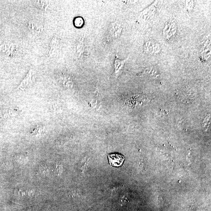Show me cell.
Returning a JSON list of instances; mask_svg holds the SVG:
<instances>
[{"label":"cell","instance_id":"1","mask_svg":"<svg viewBox=\"0 0 211 211\" xmlns=\"http://www.w3.org/2000/svg\"><path fill=\"white\" fill-rule=\"evenodd\" d=\"M122 26L119 22L114 21L111 22L108 28L109 40L119 38L122 34Z\"/></svg>","mask_w":211,"mask_h":211},{"label":"cell","instance_id":"2","mask_svg":"<svg viewBox=\"0 0 211 211\" xmlns=\"http://www.w3.org/2000/svg\"><path fill=\"white\" fill-rule=\"evenodd\" d=\"M129 56L126 59L121 60L119 59L118 55V51L116 52V57L114 62V75L115 77H117L121 74L124 68L125 63L128 60Z\"/></svg>","mask_w":211,"mask_h":211},{"label":"cell","instance_id":"3","mask_svg":"<svg viewBox=\"0 0 211 211\" xmlns=\"http://www.w3.org/2000/svg\"><path fill=\"white\" fill-rule=\"evenodd\" d=\"M108 156L110 164L114 167H119L122 165L125 159L123 156L117 153L108 154Z\"/></svg>","mask_w":211,"mask_h":211},{"label":"cell","instance_id":"4","mask_svg":"<svg viewBox=\"0 0 211 211\" xmlns=\"http://www.w3.org/2000/svg\"><path fill=\"white\" fill-rule=\"evenodd\" d=\"M32 70H30L19 85V89L22 91L26 90L31 86L32 83Z\"/></svg>","mask_w":211,"mask_h":211},{"label":"cell","instance_id":"5","mask_svg":"<svg viewBox=\"0 0 211 211\" xmlns=\"http://www.w3.org/2000/svg\"><path fill=\"white\" fill-rule=\"evenodd\" d=\"M27 26L29 30L33 33H40L42 32L43 30L42 25L35 21H29L28 22Z\"/></svg>","mask_w":211,"mask_h":211},{"label":"cell","instance_id":"6","mask_svg":"<svg viewBox=\"0 0 211 211\" xmlns=\"http://www.w3.org/2000/svg\"><path fill=\"white\" fill-rule=\"evenodd\" d=\"M84 38L81 37L76 42L75 46V54L78 58L83 56L85 51Z\"/></svg>","mask_w":211,"mask_h":211},{"label":"cell","instance_id":"7","mask_svg":"<svg viewBox=\"0 0 211 211\" xmlns=\"http://www.w3.org/2000/svg\"><path fill=\"white\" fill-rule=\"evenodd\" d=\"M34 5L43 11H46L49 6V1H33Z\"/></svg>","mask_w":211,"mask_h":211},{"label":"cell","instance_id":"8","mask_svg":"<svg viewBox=\"0 0 211 211\" xmlns=\"http://www.w3.org/2000/svg\"><path fill=\"white\" fill-rule=\"evenodd\" d=\"M58 40L56 37H54L52 38L50 45V49L49 51V55L52 56L55 54V51L57 47Z\"/></svg>","mask_w":211,"mask_h":211},{"label":"cell","instance_id":"9","mask_svg":"<svg viewBox=\"0 0 211 211\" xmlns=\"http://www.w3.org/2000/svg\"><path fill=\"white\" fill-rule=\"evenodd\" d=\"M74 23L76 27L81 28L84 24V20L82 17H77L75 19Z\"/></svg>","mask_w":211,"mask_h":211},{"label":"cell","instance_id":"10","mask_svg":"<svg viewBox=\"0 0 211 211\" xmlns=\"http://www.w3.org/2000/svg\"><path fill=\"white\" fill-rule=\"evenodd\" d=\"M194 1H186V7L188 12H190L192 10L194 7Z\"/></svg>","mask_w":211,"mask_h":211},{"label":"cell","instance_id":"11","mask_svg":"<svg viewBox=\"0 0 211 211\" xmlns=\"http://www.w3.org/2000/svg\"><path fill=\"white\" fill-rule=\"evenodd\" d=\"M63 80L64 84L66 85L67 86H71L73 85L72 80L70 78L68 77L67 76H65Z\"/></svg>","mask_w":211,"mask_h":211}]
</instances>
